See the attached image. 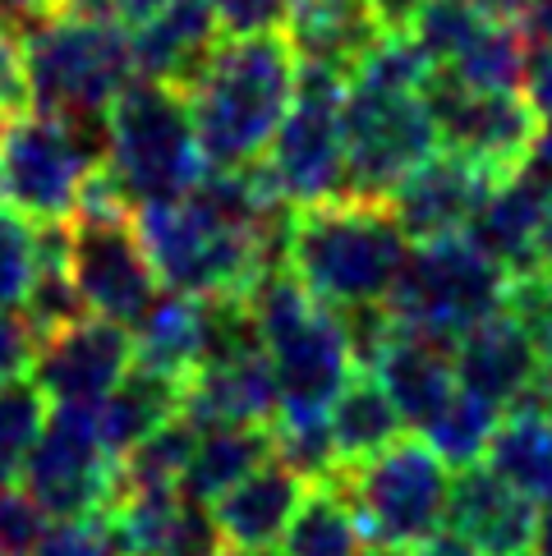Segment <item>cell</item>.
I'll return each instance as SVG.
<instances>
[{"mask_svg": "<svg viewBox=\"0 0 552 556\" xmlns=\"http://www.w3.org/2000/svg\"><path fill=\"white\" fill-rule=\"evenodd\" d=\"M469 5H475L479 14H488V18H516L520 24V14L535 5V0H469Z\"/></svg>", "mask_w": 552, "mask_h": 556, "instance_id": "obj_49", "label": "cell"}, {"mask_svg": "<svg viewBox=\"0 0 552 556\" xmlns=\"http://www.w3.org/2000/svg\"><path fill=\"white\" fill-rule=\"evenodd\" d=\"M360 556H410V552H397V547H373V543H368Z\"/></svg>", "mask_w": 552, "mask_h": 556, "instance_id": "obj_52", "label": "cell"}, {"mask_svg": "<svg viewBox=\"0 0 552 556\" xmlns=\"http://www.w3.org/2000/svg\"><path fill=\"white\" fill-rule=\"evenodd\" d=\"M525 556H529V552H525Z\"/></svg>", "mask_w": 552, "mask_h": 556, "instance_id": "obj_54", "label": "cell"}, {"mask_svg": "<svg viewBox=\"0 0 552 556\" xmlns=\"http://www.w3.org/2000/svg\"><path fill=\"white\" fill-rule=\"evenodd\" d=\"M475 240L511 281L535 271H552V185L516 170L488 189L484 207L469 222Z\"/></svg>", "mask_w": 552, "mask_h": 556, "instance_id": "obj_16", "label": "cell"}, {"mask_svg": "<svg viewBox=\"0 0 552 556\" xmlns=\"http://www.w3.org/2000/svg\"><path fill=\"white\" fill-rule=\"evenodd\" d=\"M492 185H498V175H488L484 166L438 148L424 166H414L405 180L391 189L387 212L397 216V226L405 230L410 244L451 240V235L469 230V222H475V212L484 207Z\"/></svg>", "mask_w": 552, "mask_h": 556, "instance_id": "obj_15", "label": "cell"}, {"mask_svg": "<svg viewBox=\"0 0 552 556\" xmlns=\"http://www.w3.org/2000/svg\"><path fill=\"white\" fill-rule=\"evenodd\" d=\"M529 401H539V405H548V409H552V368H543V377H539V391L529 395Z\"/></svg>", "mask_w": 552, "mask_h": 556, "instance_id": "obj_51", "label": "cell"}, {"mask_svg": "<svg viewBox=\"0 0 552 556\" xmlns=\"http://www.w3.org/2000/svg\"><path fill=\"white\" fill-rule=\"evenodd\" d=\"M520 28L535 51H552V0H535V5L520 14Z\"/></svg>", "mask_w": 552, "mask_h": 556, "instance_id": "obj_46", "label": "cell"}, {"mask_svg": "<svg viewBox=\"0 0 552 556\" xmlns=\"http://www.w3.org/2000/svg\"><path fill=\"white\" fill-rule=\"evenodd\" d=\"M327 432H331V451H337V473H341V469L373 460V455H382L391 442H401L405 419L391 405V395L382 391L378 377L354 372L346 391L327 409Z\"/></svg>", "mask_w": 552, "mask_h": 556, "instance_id": "obj_27", "label": "cell"}, {"mask_svg": "<svg viewBox=\"0 0 552 556\" xmlns=\"http://www.w3.org/2000/svg\"><path fill=\"white\" fill-rule=\"evenodd\" d=\"M33 556H125V543L111 510H102L78 515V520H51Z\"/></svg>", "mask_w": 552, "mask_h": 556, "instance_id": "obj_37", "label": "cell"}, {"mask_svg": "<svg viewBox=\"0 0 552 556\" xmlns=\"http://www.w3.org/2000/svg\"><path fill=\"white\" fill-rule=\"evenodd\" d=\"M185 414L193 424H240V428H272L281 401H276V377L263 345H249L226 359H212L189 377Z\"/></svg>", "mask_w": 552, "mask_h": 556, "instance_id": "obj_20", "label": "cell"}, {"mask_svg": "<svg viewBox=\"0 0 552 556\" xmlns=\"http://www.w3.org/2000/svg\"><path fill=\"white\" fill-rule=\"evenodd\" d=\"M106 180L138 212L175 203L203 180V152L180 88L156 78H129L106 111Z\"/></svg>", "mask_w": 552, "mask_h": 556, "instance_id": "obj_4", "label": "cell"}, {"mask_svg": "<svg viewBox=\"0 0 552 556\" xmlns=\"http://www.w3.org/2000/svg\"><path fill=\"white\" fill-rule=\"evenodd\" d=\"M216 556H249V552H216ZM263 556H272V552H263Z\"/></svg>", "mask_w": 552, "mask_h": 556, "instance_id": "obj_53", "label": "cell"}, {"mask_svg": "<svg viewBox=\"0 0 552 556\" xmlns=\"http://www.w3.org/2000/svg\"><path fill=\"white\" fill-rule=\"evenodd\" d=\"M294 0H208L222 37H249V33H281Z\"/></svg>", "mask_w": 552, "mask_h": 556, "instance_id": "obj_41", "label": "cell"}, {"mask_svg": "<svg viewBox=\"0 0 552 556\" xmlns=\"http://www.w3.org/2000/svg\"><path fill=\"white\" fill-rule=\"evenodd\" d=\"M451 368H456V387L484 395L488 405L511 409L539 391L543 359L529 345V336L506 308L484 317L469 327L456 345H451Z\"/></svg>", "mask_w": 552, "mask_h": 556, "instance_id": "obj_17", "label": "cell"}, {"mask_svg": "<svg viewBox=\"0 0 552 556\" xmlns=\"http://www.w3.org/2000/svg\"><path fill=\"white\" fill-rule=\"evenodd\" d=\"M300 61L286 33L222 37L208 65L185 88L208 170H244L263 162L294 102Z\"/></svg>", "mask_w": 552, "mask_h": 556, "instance_id": "obj_1", "label": "cell"}, {"mask_svg": "<svg viewBox=\"0 0 552 556\" xmlns=\"http://www.w3.org/2000/svg\"><path fill=\"white\" fill-rule=\"evenodd\" d=\"M166 5H175V0H115V18H121L125 28H138V24H148L152 14H162Z\"/></svg>", "mask_w": 552, "mask_h": 556, "instance_id": "obj_48", "label": "cell"}, {"mask_svg": "<svg viewBox=\"0 0 552 556\" xmlns=\"http://www.w3.org/2000/svg\"><path fill=\"white\" fill-rule=\"evenodd\" d=\"M106 162V121H55L18 111L0 125V207L28 226H70Z\"/></svg>", "mask_w": 552, "mask_h": 556, "instance_id": "obj_6", "label": "cell"}, {"mask_svg": "<svg viewBox=\"0 0 552 556\" xmlns=\"http://www.w3.org/2000/svg\"><path fill=\"white\" fill-rule=\"evenodd\" d=\"M364 547L368 543H364L360 520H354L350 496L341 492L337 479H323L304 488L300 506H294L272 556H360Z\"/></svg>", "mask_w": 552, "mask_h": 556, "instance_id": "obj_30", "label": "cell"}, {"mask_svg": "<svg viewBox=\"0 0 552 556\" xmlns=\"http://www.w3.org/2000/svg\"><path fill=\"white\" fill-rule=\"evenodd\" d=\"M506 290L511 276L469 235H451V240L410 244L405 267L382 304L397 327L451 350L469 327L502 313Z\"/></svg>", "mask_w": 552, "mask_h": 556, "instance_id": "obj_7", "label": "cell"}, {"mask_svg": "<svg viewBox=\"0 0 552 556\" xmlns=\"http://www.w3.org/2000/svg\"><path fill=\"white\" fill-rule=\"evenodd\" d=\"M216 42H222V28H216L208 0H175L162 14H152L148 24L129 28L134 74L185 92L208 65Z\"/></svg>", "mask_w": 552, "mask_h": 556, "instance_id": "obj_23", "label": "cell"}, {"mask_svg": "<svg viewBox=\"0 0 552 556\" xmlns=\"http://www.w3.org/2000/svg\"><path fill=\"white\" fill-rule=\"evenodd\" d=\"M134 226L143 235L162 290L193 294V300L244 294L267 267L286 263V235H263L216 212L199 185L175 203L138 207Z\"/></svg>", "mask_w": 552, "mask_h": 556, "instance_id": "obj_3", "label": "cell"}, {"mask_svg": "<svg viewBox=\"0 0 552 556\" xmlns=\"http://www.w3.org/2000/svg\"><path fill=\"white\" fill-rule=\"evenodd\" d=\"M498 424H502L498 405H488L484 395L456 387L419 428H414V437H419L447 469H469V465H484Z\"/></svg>", "mask_w": 552, "mask_h": 556, "instance_id": "obj_31", "label": "cell"}, {"mask_svg": "<svg viewBox=\"0 0 552 556\" xmlns=\"http://www.w3.org/2000/svg\"><path fill=\"white\" fill-rule=\"evenodd\" d=\"M428 115L438 125V143L465 162L484 166L488 175H516L529 143L539 134V115L525 102V92H488L465 88L447 70H432L424 88Z\"/></svg>", "mask_w": 552, "mask_h": 556, "instance_id": "obj_13", "label": "cell"}, {"mask_svg": "<svg viewBox=\"0 0 552 556\" xmlns=\"http://www.w3.org/2000/svg\"><path fill=\"white\" fill-rule=\"evenodd\" d=\"M276 455L272 428H240V424H203L199 442H193L189 469L180 479V492L193 502L212 506L222 492H230L240 479H249L259 465Z\"/></svg>", "mask_w": 552, "mask_h": 556, "instance_id": "obj_29", "label": "cell"}, {"mask_svg": "<svg viewBox=\"0 0 552 556\" xmlns=\"http://www.w3.org/2000/svg\"><path fill=\"white\" fill-rule=\"evenodd\" d=\"M410 556H484V552H479V547H469V543L461 539V533L442 529V533H432L428 543H419V547H414Z\"/></svg>", "mask_w": 552, "mask_h": 556, "instance_id": "obj_47", "label": "cell"}, {"mask_svg": "<svg viewBox=\"0 0 552 556\" xmlns=\"http://www.w3.org/2000/svg\"><path fill=\"white\" fill-rule=\"evenodd\" d=\"M341 143H346V198L387 203L414 166L438 152V125L424 92L378 88L350 78L341 97Z\"/></svg>", "mask_w": 552, "mask_h": 556, "instance_id": "obj_10", "label": "cell"}, {"mask_svg": "<svg viewBox=\"0 0 552 556\" xmlns=\"http://www.w3.org/2000/svg\"><path fill=\"white\" fill-rule=\"evenodd\" d=\"M24 488L51 520L102 515L121 502V460L97 428L92 405H51L33 451L18 469Z\"/></svg>", "mask_w": 552, "mask_h": 556, "instance_id": "obj_11", "label": "cell"}, {"mask_svg": "<svg viewBox=\"0 0 552 556\" xmlns=\"http://www.w3.org/2000/svg\"><path fill=\"white\" fill-rule=\"evenodd\" d=\"M33 271H37V230L24 216L0 207V308L24 304Z\"/></svg>", "mask_w": 552, "mask_h": 556, "instance_id": "obj_38", "label": "cell"}, {"mask_svg": "<svg viewBox=\"0 0 552 556\" xmlns=\"http://www.w3.org/2000/svg\"><path fill=\"white\" fill-rule=\"evenodd\" d=\"M185 377L156 372L143 364H129V372L115 382L102 401L92 405L97 428H102V442L111 446V455L121 460L125 451H134L143 437H152L156 428H166L171 419L185 414Z\"/></svg>", "mask_w": 552, "mask_h": 556, "instance_id": "obj_25", "label": "cell"}, {"mask_svg": "<svg viewBox=\"0 0 552 556\" xmlns=\"http://www.w3.org/2000/svg\"><path fill=\"white\" fill-rule=\"evenodd\" d=\"M410 257V240L387 203L331 198L318 207H294L286 235V267L323 308L382 304Z\"/></svg>", "mask_w": 552, "mask_h": 556, "instance_id": "obj_2", "label": "cell"}, {"mask_svg": "<svg viewBox=\"0 0 552 556\" xmlns=\"http://www.w3.org/2000/svg\"><path fill=\"white\" fill-rule=\"evenodd\" d=\"M47 395L37 391V382L24 377H10L0 382V483H14L18 469H24V455L33 451L37 432L47 424Z\"/></svg>", "mask_w": 552, "mask_h": 556, "instance_id": "obj_34", "label": "cell"}, {"mask_svg": "<svg viewBox=\"0 0 552 556\" xmlns=\"http://www.w3.org/2000/svg\"><path fill=\"white\" fill-rule=\"evenodd\" d=\"M535 520L539 506L511 492L488 465L456 469L451 479V502H447V529L461 533L469 547L484 556H525L535 543Z\"/></svg>", "mask_w": 552, "mask_h": 556, "instance_id": "obj_18", "label": "cell"}, {"mask_svg": "<svg viewBox=\"0 0 552 556\" xmlns=\"http://www.w3.org/2000/svg\"><path fill=\"white\" fill-rule=\"evenodd\" d=\"M129 341H134V364L189 382L203 359V300L156 290V300L129 327Z\"/></svg>", "mask_w": 552, "mask_h": 556, "instance_id": "obj_28", "label": "cell"}, {"mask_svg": "<svg viewBox=\"0 0 552 556\" xmlns=\"http://www.w3.org/2000/svg\"><path fill=\"white\" fill-rule=\"evenodd\" d=\"M432 65L428 55L414 47L410 33H387L378 47H373L360 70H354L350 78H360V84H378V88H401V92H424L428 78H432Z\"/></svg>", "mask_w": 552, "mask_h": 556, "instance_id": "obj_36", "label": "cell"}, {"mask_svg": "<svg viewBox=\"0 0 552 556\" xmlns=\"http://www.w3.org/2000/svg\"><path fill=\"white\" fill-rule=\"evenodd\" d=\"M28 111V74H24V47L18 33L0 24V121Z\"/></svg>", "mask_w": 552, "mask_h": 556, "instance_id": "obj_42", "label": "cell"}, {"mask_svg": "<svg viewBox=\"0 0 552 556\" xmlns=\"http://www.w3.org/2000/svg\"><path fill=\"white\" fill-rule=\"evenodd\" d=\"M484 24H488V14H479L469 0H424L419 14H414V24H410V37L432 65L447 70L469 42H475V33Z\"/></svg>", "mask_w": 552, "mask_h": 556, "instance_id": "obj_35", "label": "cell"}, {"mask_svg": "<svg viewBox=\"0 0 552 556\" xmlns=\"http://www.w3.org/2000/svg\"><path fill=\"white\" fill-rule=\"evenodd\" d=\"M134 364L129 327L106 317H78V323L37 341L28 377L47 405H97Z\"/></svg>", "mask_w": 552, "mask_h": 556, "instance_id": "obj_14", "label": "cell"}, {"mask_svg": "<svg viewBox=\"0 0 552 556\" xmlns=\"http://www.w3.org/2000/svg\"><path fill=\"white\" fill-rule=\"evenodd\" d=\"M341 492L350 496L364 543L414 552L447 525L451 502V469L432 455L419 437H401L373 460L337 473Z\"/></svg>", "mask_w": 552, "mask_h": 556, "instance_id": "obj_9", "label": "cell"}, {"mask_svg": "<svg viewBox=\"0 0 552 556\" xmlns=\"http://www.w3.org/2000/svg\"><path fill=\"white\" fill-rule=\"evenodd\" d=\"M346 74L300 65L294 102L263 156L267 175L290 207H318L346 198V143H341V97Z\"/></svg>", "mask_w": 552, "mask_h": 556, "instance_id": "obj_12", "label": "cell"}, {"mask_svg": "<svg viewBox=\"0 0 552 556\" xmlns=\"http://www.w3.org/2000/svg\"><path fill=\"white\" fill-rule=\"evenodd\" d=\"M373 14H378V24L382 33H410L414 24V14H419L424 0H368Z\"/></svg>", "mask_w": 552, "mask_h": 556, "instance_id": "obj_45", "label": "cell"}, {"mask_svg": "<svg viewBox=\"0 0 552 556\" xmlns=\"http://www.w3.org/2000/svg\"><path fill=\"white\" fill-rule=\"evenodd\" d=\"M51 515L18 483H0V556H33Z\"/></svg>", "mask_w": 552, "mask_h": 556, "instance_id": "obj_40", "label": "cell"}, {"mask_svg": "<svg viewBox=\"0 0 552 556\" xmlns=\"http://www.w3.org/2000/svg\"><path fill=\"white\" fill-rule=\"evenodd\" d=\"M535 556H552V506H539V520H535Z\"/></svg>", "mask_w": 552, "mask_h": 556, "instance_id": "obj_50", "label": "cell"}, {"mask_svg": "<svg viewBox=\"0 0 552 556\" xmlns=\"http://www.w3.org/2000/svg\"><path fill=\"white\" fill-rule=\"evenodd\" d=\"M121 529L125 556H216L226 552L212 506L193 502L180 488L171 492H129L111 510Z\"/></svg>", "mask_w": 552, "mask_h": 556, "instance_id": "obj_19", "label": "cell"}, {"mask_svg": "<svg viewBox=\"0 0 552 556\" xmlns=\"http://www.w3.org/2000/svg\"><path fill=\"white\" fill-rule=\"evenodd\" d=\"M484 465L525 502L552 506V409L539 401L511 405L492 432Z\"/></svg>", "mask_w": 552, "mask_h": 556, "instance_id": "obj_26", "label": "cell"}, {"mask_svg": "<svg viewBox=\"0 0 552 556\" xmlns=\"http://www.w3.org/2000/svg\"><path fill=\"white\" fill-rule=\"evenodd\" d=\"M28 74V106L55 121H106L111 102L129 88V28L115 18H78L51 10L18 33Z\"/></svg>", "mask_w": 552, "mask_h": 556, "instance_id": "obj_5", "label": "cell"}, {"mask_svg": "<svg viewBox=\"0 0 552 556\" xmlns=\"http://www.w3.org/2000/svg\"><path fill=\"white\" fill-rule=\"evenodd\" d=\"M281 33L300 65L346 78L387 37L368 0H294Z\"/></svg>", "mask_w": 552, "mask_h": 556, "instance_id": "obj_22", "label": "cell"}, {"mask_svg": "<svg viewBox=\"0 0 552 556\" xmlns=\"http://www.w3.org/2000/svg\"><path fill=\"white\" fill-rule=\"evenodd\" d=\"M502 308L520 323V331L529 336V345H535L543 368H552V271H535V276L511 281Z\"/></svg>", "mask_w": 552, "mask_h": 556, "instance_id": "obj_39", "label": "cell"}, {"mask_svg": "<svg viewBox=\"0 0 552 556\" xmlns=\"http://www.w3.org/2000/svg\"><path fill=\"white\" fill-rule=\"evenodd\" d=\"M529 55H535V47H529V37L516 18H488L475 33V42L447 65V74L465 88L520 92L529 74Z\"/></svg>", "mask_w": 552, "mask_h": 556, "instance_id": "obj_32", "label": "cell"}, {"mask_svg": "<svg viewBox=\"0 0 552 556\" xmlns=\"http://www.w3.org/2000/svg\"><path fill=\"white\" fill-rule=\"evenodd\" d=\"M70 230V276L92 317H106V323L134 327L143 308L156 300V267L143 249V235L134 226V207L125 203L115 185L106 180V170H97L84 203H78Z\"/></svg>", "mask_w": 552, "mask_h": 556, "instance_id": "obj_8", "label": "cell"}, {"mask_svg": "<svg viewBox=\"0 0 552 556\" xmlns=\"http://www.w3.org/2000/svg\"><path fill=\"white\" fill-rule=\"evenodd\" d=\"M525 102L535 106L539 125H552V51L529 55V74H525Z\"/></svg>", "mask_w": 552, "mask_h": 556, "instance_id": "obj_44", "label": "cell"}, {"mask_svg": "<svg viewBox=\"0 0 552 556\" xmlns=\"http://www.w3.org/2000/svg\"><path fill=\"white\" fill-rule=\"evenodd\" d=\"M364 372H373L382 382V391L391 395V405L401 409L405 428H419L432 409H438L451 391H456V368H451V350L428 341V336H414L405 327L391 331V341L378 350Z\"/></svg>", "mask_w": 552, "mask_h": 556, "instance_id": "obj_24", "label": "cell"}, {"mask_svg": "<svg viewBox=\"0 0 552 556\" xmlns=\"http://www.w3.org/2000/svg\"><path fill=\"white\" fill-rule=\"evenodd\" d=\"M304 479L294 473L290 465H281L272 455L267 465H259L240 479L230 492H222L212 502V520L222 529V543L226 552H249V556H263L281 543V533L290 525L294 506H300L304 496Z\"/></svg>", "mask_w": 552, "mask_h": 556, "instance_id": "obj_21", "label": "cell"}, {"mask_svg": "<svg viewBox=\"0 0 552 556\" xmlns=\"http://www.w3.org/2000/svg\"><path fill=\"white\" fill-rule=\"evenodd\" d=\"M193 442H199V424L180 414L166 428H156L152 437H143L134 451L121 455V496L129 492H171L180 488Z\"/></svg>", "mask_w": 552, "mask_h": 556, "instance_id": "obj_33", "label": "cell"}, {"mask_svg": "<svg viewBox=\"0 0 552 556\" xmlns=\"http://www.w3.org/2000/svg\"><path fill=\"white\" fill-rule=\"evenodd\" d=\"M33 350H37V336L24 323L18 308H0V382L10 377H24L33 364Z\"/></svg>", "mask_w": 552, "mask_h": 556, "instance_id": "obj_43", "label": "cell"}]
</instances>
